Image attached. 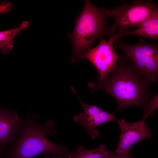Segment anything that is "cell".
<instances>
[{
    "instance_id": "18",
    "label": "cell",
    "mask_w": 158,
    "mask_h": 158,
    "mask_svg": "<svg viewBox=\"0 0 158 158\" xmlns=\"http://www.w3.org/2000/svg\"><path fill=\"white\" fill-rule=\"evenodd\" d=\"M2 2L0 3V6L2 4Z\"/></svg>"
},
{
    "instance_id": "12",
    "label": "cell",
    "mask_w": 158,
    "mask_h": 158,
    "mask_svg": "<svg viewBox=\"0 0 158 158\" xmlns=\"http://www.w3.org/2000/svg\"><path fill=\"white\" fill-rule=\"evenodd\" d=\"M110 151L107 145L102 144L97 148L92 150L85 149L80 146L76 152L69 153L68 158H109Z\"/></svg>"
},
{
    "instance_id": "1",
    "label": "cell",
    "mask_w": 158,
    "mask_h": 158,
    "mask_svg": "<svg viewBox=\"0 0 158 158\" xmlns=\"http://www.w3.org/2000/svg\"><path fill=\"white\" fill-rule=\"evenodd\" d=\"M117 62V66L110 76L103 79L98 77L97 83H88L91 92L102 90L111 95L117 103L116 111L132 106L144 111L153 97L150 84L141 78L132 62L121 57Z\"/></svg>"
},
{
    "instance_id": "17",
    "label": "cell",
    "mask_w": 158,
    "mask_h": 158,
    "mask_svg": "<svg viewBox=\"0 0 158 158\" xmlns=\"http://www.w3.org/2000/svg\"><path fill=\"white\" fill-rule=\"evenodd\" d=\"M1 147H0V158L1 156Z\"/></svg>"
},
{
    "instance_id": "7",
    "label": "cell",
    "mask_w": 158,
    "mask_h": 158,
    "mask_svg": "<svg viewBox=\"0 0 158 158\" xmlns=\"http://www.w3.org/2000/svg\"><path fill=\"white\" fill-rule=\"evenodd\" d=\"M71 89L77 96L83 110V113L74 116L73 120L85 129L92 139H96L99 136V131L95 129L96 127L108 122H117L118 119L113 114L104 111L95 105L85 104L79 97L73 87H71Z\"/></svg>"
},
{
    "instance_id": "13",
    "label": "cell",
    "mask_w": 158,
    "mask_h": 158,
    "mask_svg": "<svg viewBox=\"0 0 158 158\" xmlns=\"http://www.w3.org/2000/svg\"><path fill=\"white\" fill-rule=\"evenodd\" d=\"M158 93L152 97L144 111L143 120L145 121L147 118L153 116L155 111L158 109Z\"/></svg>"
},
{
    "instance_id": "15",
    "label": "cell",
    "mask_w": 158,
    "mask_h": 158,
    "mask_svg": "<svg viewBox=\"0 0 158 158\" xmlns=\"http://www.w3.org/2000/svg\"><path fill=\"white\" fill-rule=\"evenodd\" d=\"M109 158H134L130 152L124 154H116L110 151Z\"/></svg>"
},
{
    "instance_id": "3",
    "label": "cell",
    "mask_w": 158,
    "mask_h": 158,
    "mask_svg": "<svg viewBox=\"0 0 158 158\" xmlns=\"http://www.w3.org/2000/svg\"><path fill=\"white\" fill-rule=\"evenodd\" d=\"M106 8H98L89 0H86L83 9L76 21L73 31L68 35L71 39L73 55L72 60L82 59L83 56L91 49L97 38L108 35L110 27Z\"/></svg>"
},
{
    "instance_id": "11",
    "label": "cell",
    "mask_w": 158,
    "mask_h": 158,
    "mask_svg": "<svg viewBox=\"0 0 158 158\" xmlns=\"http://www.w3.org/2000/svg\"><path fill=\"white\" fill-rule=\"evenodd\" d=\"M29 25L28 22L24 21L17 28L0 31V50L2 53L7 54L13 49L14 38L20 32L25 29Z\"/></svg>"
},
{
    "instance_id": "2",
    "label": "cell",
    "mask_w": 158,
    "mask_h": 158,
    "mask_svg": "<svg viewBox=\"0 0 158 158\" xmlns=\"http://www.w3.org/2000/svg\"><path fill=\"white\" fill-rule=\"evenodd\" d=\"M38 115L28 117L24 122L15 142L9 145L7 158H32L42 153L56 154L68 157L70 150L61 144L51 142L47 136L56 132L54 122L47 120L42 124L37 123Z\"/></svg>"
},
{
    "instance_id": "4",
    "label": "cell",
    "mask_w": 158,
    "mask_h": 158,
    "mask_svg": "<svg viewBox=\"0 0 158 158\" xmlns=\"http://www.w3.org/2000/svg\"><path fill=\"white\" fill-rule=\"evenodd\" d=\"M157 10V4L150 0H133L130 4L121 1L120 5L112 9L106 8V15L114 21L109 28L108 36L114 35L116 29L115 34H119L131 28H138Z\"/></svg>"
},
{
    "instance_id": "6",
    "label": "cell",
    "mask_w": 158,
    "mask_h": 158,
    "mask_svg": "<svg viewBox=\"0 0 158 158\" xmlns=\"http://www.w3.org/2000/svg\"><path fill=\"white\" fill-rule=\"evenodd\" d=\"M99 44L86 52L82 59L86 58L95 66L103 79L116 68V63L120 56L114 49L113 43L101 38Z\"/></svg>"
},
{
    "instance_id": "16",
    "label": "cell",
    "mask_w": 158,
    "mask_h": 158,
    "mask_svg": "<svg viewBox=\"0 0 158 158\" xmlns=\"http://www.w3.org/2000/svg\"><path fill=\"white\" fill-rule=\"evenodd\" d=\"M42 158H68L61 155L50 153H44Z\"/></svg>"
},
{
    "instance_id": "14",
    "label": "cell",
    "mask_w": 158,
    "mask_h": 158,
    "mask_svg": "<svg viewBox=\"0 0 158 158\" xmlns=\"http://www.w3.org/2000/svg\"><path fill=\"white\" fill-rule=\"evenodd\" d=\"M12 7V5L11 2H3L0 6V14L8 12L11 10Z\"/></svg>"
},
{
    "instance_id": "8",
    "label": "cell",
    "mask_w": 158,
    "mask_h": 158,
    "mask_svg": "<svg viewBox=\"0 0 158 158\" xmlns=\"http://www.w3.org/2000/svg\"><path fill=\"white\" fill-rule=\"evenodd\" d=\"M121 130L118 145L116 154H124L130 152L132 146L144 139L150 138L152 134L146 124L142 120L130 123L124 119L117 120Z\"/></svg>"
},
{
    "instance_id": "9",
    "label": "cell",
    "mask_w": 158,
    "mask_h": 158,
    "mask_svg": "<svg viewBox=\"0 0 158 158\" xmlns=\"http://www.w3.org/2000/svg\"><path fill=\"white\" fill-rule=\"evenodd\" d=\"M18 109L11 110L0 107V146L3 148L16 140L22 127L24 120L18 115Z\"/></svg>"
},
{
    "instance_id": "5",
    "label": "cell",
    "mask_w": 158,
    "mask_h": 158,
    "mask_svg": "<svg viewBox=\"0 0 158 158\" xmlns=\"http://www.w3.org/2000/svg\"><path fill=\"white\" fill-rule=\"evenodd\" d=\"M122 51L124 59L132 62L148 84L157 81L158 79V46L156 44L145 43L140 39L134 45L127 44L122 39L114 47Z\"/></svg>"
},
{
    "instance_id": "10",
    "label": "cell",
    "mask_w": 158,
    "mask_h": 158,
    "mask_svg": "<svg viewBox=\"0 0 158 158\" xmlns=\"http://www.w3.org/2000/svg\"><path fill=\"white\" fill-rule=\"evenodd\" d=\"M133 35L150 38L153 40L157 39L158 37V10L155 12L136 29L119 34H115L110 37L109 41L114 43L119 38Z\"/></svg>"
}]
</instances>
